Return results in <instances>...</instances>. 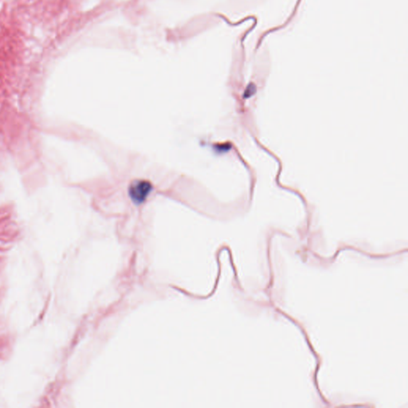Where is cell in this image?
<instances>
[{
	"label": "cell",
	"instance_id": "cell-2",
	"mask_svg": "<svg viewBox=\"0 0 408 408\" xmlns=\"http://www.w3.org/2000/svg\"><path fill=\"white\" fill-rule=\"evenodd\" d=\"M255 87L254 85H251V86H249L248 88L246 89V92H245V97H251L253 93H255Z\"/></svg>",
	"mask_w": 408,
	"mask_h": 408
},
{
	"label": "cell",
	"instance_id": "cell-1",
	"mask_svg": "<svg viewBox=\"0 0 408 408\" xmlns=\"http://www.w3.org/2000/svg\"><path fill=\"white\" fill-rule=\"evenodd\" d=\"M151 191L152 185L150 182L144 179H137L130 184L129 194L130 199L136 205H141L145 203Z\"/></svg>",
	"mask_w": 408,
	"mask_h": 408
}]
</instances>
